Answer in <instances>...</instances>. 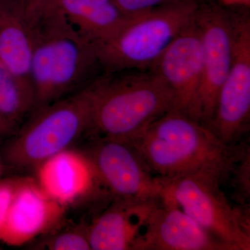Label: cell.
<instances>
[{"label": "cell", "mask_w": 250, "mask_h": 250, "mask_svg": "<svg viewBox=\"0 0 250 250\" xmlns=\"http://www.w3.org/2000/svg\"><path fill=\"white\" fill-rule=\"evenodd\" d=\"M55 3L67 23L97 46L116 36L131 18L113 0H55Z\"/></svg>", "instance_id": "cell-15"}, {"label": "cell", "mask_w": 250, "mask_h": 250, "mask_svg": "<svg viewBox=\"0 0 250 250\" xmlns=\"http://www.w3.org/2000/svg\"><path fill=\"white\" fill-rule=\"evenodd\" d=\"M16 130L0 118V145L16 132Z\"/></svg>", "instance_id": "cell-23"}, {"label": "cell", "mask_w": 250, "mask_h": 250, "mask_svg": "<svg viewBox=\"0 0 250 250\" xmlns=\"http://www.w3.org/2000/svg\"><path fill=\"white\" fill-rule=\"evenodd\" d=\"M59 225L46 233L47 237H44L36 248L49 250H91L88 225L77 224L65 228H59Z\"/></svg>", "instance_id": "cell-19"}, {"label": "cell", "mask_w": 250, "mask_h": 250, "mask_svg": "<svg viewBox=\"0 0 250 250\" xmlns=\"http://www.w3.org/2000/svg\"><path fill=\"white\" fill-rule=\"evenodd\" d=\"M66 208L42 191L32 177H19L7 215L0 229V241L21 246L54 229Z\"/></svg>", "instance_id": "cell-11"}, {"label": "cell", "mask_w": 250, "mask_h": 250, "mask_svg": "<svg viewBox=\"0 0 250 250\" xmlns=\"http://www.w3.org/2000/svg\"><path fill=\"white\" fill-rule=\"evenodd\" d=\"M4 166H3L2 161H1V159H0V179H1V177H2V174L4 173Z\"/></svg>", "instance_id": "cell-24"}, {"label": "cell", "mask_w": 250, "mask_h": 250, "mask_svg": "<svg viewBox=\"0 0 250 250\" xmlns=\"http://www.w3.org/2000/svg\"><path fill=\"white\" fill-rule=\"evenodd\" d=\"M34 172L42 191L65 208L95 195L102 187L82 149L62 151L42 163Z\"/></svg>", "instance_id": "cell-13"}, {"label": "cell", "mask_w": 250, "mask_h": 250, "mask_svg": "<svg viewBox=\"0 0 250 250\" xmlns=\"http://www.w3.org/2000/svg\"><path fill=\"white\" fill-rule=\"evenodd\" d=\"M201 35L203 76L200 88L202 123L208 125L217 95L233 60V18L214 6H200L195 16Z\"/></svg>", "instance_id": "cell-10"}, {"label": "cell", "mask_w": 250, "mask_h": 250, "mask_svg": "<svg viewBox=\"0 0 250 250\" xmlns=\"http://www.w3.org/2000/svg\"><path fill=\"white\" fill-rule=\"evenodd\" d=\"M31 51L30 27L21 4L18 0H0V65L29 80Z\"/></svg>", "instance_id": "cell-16"}, {"label": "cell", "mask_w": 250, "mask_h": 250, "mask_svg": "<svg viewBox=\"0 0 250 250\" xmlns=\"http://www.w3.org/2000/svg\"><path fill=\"white\" fill-rule=\"evenodd\" d=\"M29 26L57 9L55 0H18Z\"/></svg>", "instance_id": "cell-21"}, {"label": "cell", "mask_w": 250, "mask_h": 250, "mask_svg": "<svg viewBox=\"0 0 250 250\" xmlns=\"http://www.w3.org/2000/svg\"><path fill=\"white\" fill-rule=\"evenodd\" d=\"M29 77L35 109L78 93L104 75L98 46L81 36L57 9L30 26Z\"/></svg>", "instance_id": "cell-1"}, {"label": "cell", "mask_w": 250, "mask_h": 250, "mask_svg": "<svg viewBox=\"0 0 250 250\" xmlns=\"http://www.w3.org/2000/svg\"><path fill=\"white\" fill-rule=\"evenodd\" d=\"M160 181L161 201L183 210L229 250H250V210L228 198L217 176L197 173Z\"/></svg>", "instance_id": "cell-6"}, {"label": "cell", "mask_w": 250, "mask_h": 250, "mask_svg": "<svg viewBox=\"0 0 250 250\" xmlns=\"http://www.w3.org/2000/svg\"><path fill=\"white\" fill-rule=\"evenodd\" d=\"M98 80L78 93L33 112L0 145L4 170L34 171L47 159L89 137Z\"/></svg>", "instance_id": "cell-3"}, {"label": "cell", "mask_w": 250, "mask_h": 250, "mask_svg": "<svg viewBox=\"0 0 250 250\" xmlns=\"http://www.w3.org/2000/svg\"><path fill=\"white\" fill-rule=\"evenodd\" d=\"M180 1L182 0H113L125 15L131 18Z\"/></svg>", "instance_id": "cell-20"}, {"label": "cell", "mask_w": 250, "mask_h": 250, "mask_svg": "<svg viewBox=\"0 0 250 250\" xmlns=\"http://www.w3.org/2000/svg\"><path fill=\"white\" fill-rule=\"evenodd\" d=\"M174 108L173 93L153 70L127 75L105 73L97 82L90 136L131 141Z\"/></svg>", "instance_id": "cell-4"}, {"label": "cell", "mask_w": 250, "mask_h": 250, "mask_svg": "<svg viewBox=\"0 0 250 250\" xmlns=\"http://www.w3.org/2000/svg\"><path fill=\"white\" fill-rule=\"evenodd\" d=\"M129 142L160 180L197 173L213 174L219 179L228 160L229 146L207 125L177 108Z\"/></svg>", "instance_id": "cell-2"}, {"label": "cell", "mask_w": 250, "mask_h": 250, "mask_svg": "<svg viewBox=\"0 0 250 250\" xmlns=\"http://www.w3.org/2000/svg\"><path fill=\"white\" fill-rule=\"evenodd\" d=\"M200 6L196 0H182L131 18L116 36L98 46L105 72L152 68L195 19Z\"/></svg>", "instance_id": "cell-5"}, {"label": "cell", "mask_w": 250, "mask_h": 250, "mask_svg": "<svg viewBox=\"0 0 250 250\" xmlns=\"http://www.w3.org/2000/svg\"><path fill=\"white\" fill-rule=\"evenodd\" d=\"M19 177L0 179V229L14 197Z\"/></svg>", "instance_id": "cell-22"}, {"label": "cell", "mask_w": 250, "mask_h": 250, "mask_svg": "<svg viewBox=\"0 0 250 250\" xmlns=\"http://www.w3.org/2000/svg\"><path fill=\"white\" fill-rule=\"evenodd\" d=\"M35 105L30 80L15 76L0 65V118L17 131Z\"/></svg>", "instance_id": "cell-17"}, {"label": "cell", "mask_w": 250, "mask_h": 250, "mask_svg": "<svg viewBox=\"0 0 250 250\" xmlns=\"http://www.w3.org/2000/svg\"><path fill=\"white\" fill-rule=\"evenodd\" d=\"M232 63L217 95L207 126L225 146L246 139L250 121V21L233 18Z\"/></svg>", "instance_id": "cell-8"}, {"label": "cell", "mask_w": 250, "mask_h": 250, "mask_svg": "<svg viewBox=\"0 0 250 250\" xmlns=\"http://www.w3.org/2000/svg\"><path fill=\"white\" fill-rule=\"evenodd\" d=\"M219 182L233 203L250 210V139L229 146L228 160Z\"/></svg>", "instance_id": "cell-18"}, {"label": "cell", "mask_w": 250, "mask_h": 250, "mask_svg": "<svg viewBox=\"0 0 250 250\" xmlns=\"http://www.w3.org/2000/svg\"><path fill=\"white\" fill-rule=\"evenodd\" d=\"M159 201L113 198L88 225L91 250H131Z\"/></svg>", "instance_id": "cell-14"}, {"label": "cell", "mask_w": 250, "mask_h": 250, "mask_svg": "<svg viewBox=\"0 0 250 250\" xmlns=\"http://www.w3.org/2000/svg\"><path fill=\"white\" fill-rule=\"evenodd\" d=\"M131 250H229L183 210L159 201Z\"/></svg>", "instance_id": "cell-12"}, {"label": "cell", "mask_w": 250, "mask_h": 250, "mask_svg": "<svg viewBox=\"0 0 250 250\" xmlns=\"http://www.w3.org/2000/svg\"><path fill=\"white\" fill-rule=\"evenodd\" d=\"M152 68L172 90L177 109L202 123L200 93L203 55L201 35L195 18L174 39Z\"/></svg>", "instance_id": "cell-9"}, {"label": "cell", "mask_w": 250, "mask_h": 250, "mask_svg": "<svg viewBox=\"0 0 250 250\" xmlns=\"http://www.w3.org/2000/svg\"><path fill=\"white\" fill-rule=\"evenodd\" d=\"M82 150L88 157L102 187L113 198H161V181L129 141L91 136Z\"/></svg>", "instance_id": "cell-7"}]
</instances>
